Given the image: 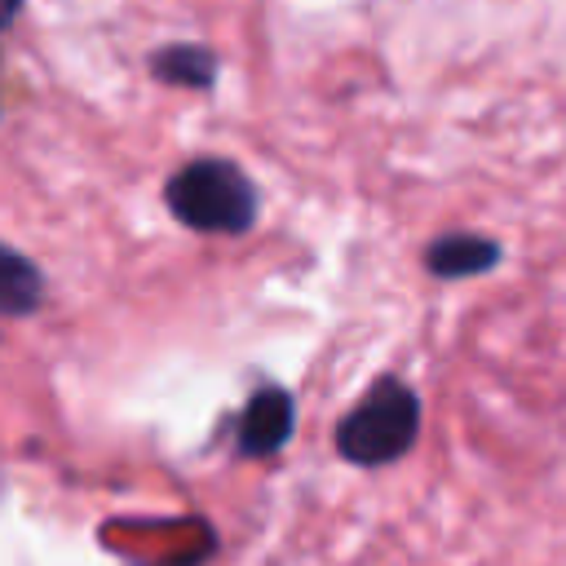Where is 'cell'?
<instances>
[{
    "mask_svg": "<svg viewBox=\"0 0 566 566\" xmlns=\"http://www.w3.org/2000/svg\"><path fill=\"white\" fill-rule=\"evenodd\" d=\"M172 217L203 234H243L256 221V186L230 159L203 155L177 168L164 186Z\"/></svg>",
    "mask_w": 566,
    "mask_h": 566,
    "instance_id": "1",
    "label": "cell"
},
{
    "mask_svg": "<svg viewBox=\"0 0 566 566\" xmlns=\"http://www.w3.org/2000/svg\"><path fill=\"white\" fill-rule=\"evenodd\" d=\"M420 433V398L402 380H376L367 398L340 416L336 424V451L349 464L376 469L411 451Z\"/></svg>",
    "mask_w": 566,
    "mask_h": 566,
    "instance_id": "2",
    "label": "cell"
},
{
    "mask_svg": "<svg viewBox=\"0 0 566 566\" xmlns=\"http://www.w3.org/2000/svg\"><path fill=\"white\" fill-rule=\"evenodd\" d=\"M292 416H296V407H292V394L287 389H261L248 407H243V416H239V451L243 455H274L287 438H292Z\"/></svg>",
    "mask_w": 566,
    "mask_h": 566,
    "instance_id": "3",
    "label": "cell"
},
{
    "mask_svg": "<svg viewBox=\"0 0 566 566\" xmlns=\"http://www.w3.org/2000/svg\"><path fill=\"white\" fill-rule=\"evenodd\" d=\"M424 261L438 279H469V274H482L500 261V243L482 239V234H442L429 243Z\"/></svg>",
    "mask_w": 566,
    "mask_h": 566,
    "instance_id": "4",
    "label": "cell"
},
{
    "mask_svg": "<svg viewBox=\"0 0 566 566\" xmlns=\"http://www.w3.org/2000/svg\"><path fill=\"white\" fill-rule=\"evenodd\" d=\"M217 53L208 44H164L150 53V71L177 88H212L217 84Z\"/></svg>",
    "mask_w": 566,
    "mask_h": 566,
    "instance_id": "5",
    "label": "cell"
},
{
    "mask_svg": "<svg viewBox=\"0 0 566 566\" xmlns=\"http://www.w3.org/2000/svg\"><path fill=\"white\" fill-rule=\"evenodd\" d=\"M40 301V270L0 243V314H27Z\"/></svg>",
    "mask_w": 566,
    "mask_h": 566,
    "instance_id": "6",
    "label": "cell"
},
{
    "mask_svg": "<svg viewBox=\"0 0 566 566\" xmlns=\"http://www.w3.org/2000/svg\"><path fill=\"white\" fill-rule=\"evenodd\" d=\"M18 9H22V0H0V31H4V27L18 18Z\"/></svg>",
    "mask_w": 566,
    "mask_h": 566,
    "instance_id": "7",
    "label": "cell"
}]
</instances>
